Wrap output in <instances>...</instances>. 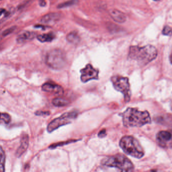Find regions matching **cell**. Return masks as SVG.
I'll list each match as a JSON object with an SVG mask.
<instances>
[{"mask_svg":"<svg viewBox=\"0 0 172 172\" xmlns=\"http://www.w3.org/2000/svg\"><path fill=\"white\" fill-rule=\"evenodd\" d=\"M123 123L125 127H141L150 123L151 118L147 111H140L135 108H128L123 114Z\"/></svg>","mask_w":172,"mask_h":172,"instance_id":"6da1fadb","label":"cell"},{"mask_svg":"<svg viewBox=\"0 0 172 172\" xmlns=\"http://www.w3.org/2000/svg\"><path fill=\"white\" fill-rule=\"evenodd\" d=\"M157 52L155 47L150 45L140 47L138 46L131 47L129 57L145 65L154 60L157 57Z\"/></svg>","mask_w":172,"mask_h":172,"instance_id":"7a4b0ae2","label":"cell"},{"mask_svg":"<svg viewBox=\"0 0 172 172\" xmlns=\"http://www.w3.org/2000/svg\"><path fill=\"white\" fill-rule=\"evenodd\" d=\"M120 146L126 154L137 159L144 155V149L136 139L131 136H125L121 139Z\"/></svg>","mask_w":172,"mask_h":172,"instance_id":"3957f363","label":"cell"},{"mask_svg":"<svg viewBox=\"0 0 172 172\" xmlns=\"http://www.w3.org/2000/svg\"><path fill=\"white\" fill-rule=\"evenodd\" d=\"M101 164L107 167H114L124 172H131L134 169V165L130 160L121 154L103 159Z\"/></svg>","mask_w":172,"mask_h":172,"instance_id":"277c9868","label":"cell"},{"mask_svg":"<svg viewBox=\"0 0 172 172\" xmlns=\"http://www.w3.org/2000/svg\"><path fill=\"white\" fill-rule=\"evenodd\" d=\"M66 62V54L60 49L52 50L46 56V64L54 69H61L65 66Z\"/></svg>","mask_w":172,"mask_h":172,"instance_id":"5b68a950","label":"cell"},{"mask_svg":"<svg viewBox=\"0 0 172 172\" xmlns=\"http://www.w3.org/2000/svg\"><path fill=\"white\" fill-rule=\"evenodd\" d=\"M111 81L115 89L122 93L125 101L128 102L131 95L128 78L122 76H115L112 77Z\"/></svg>","mask_w":172,"mask_h":172,"instance_id":"8992f818","label":"cell"},{"mask_svg":"<svg viewBox=\"0 0 172 172\" xmlns=\"http://www.w3.org/2000/svg\"><path fill=\"white\" fill-rule=\"evenodd\" d=\"M77 116V112H71L65 113L58 118L55 119L49 124L47 127V131L51 133L60 127L71 123L72 120L76 118Z\"/></svg>","mask_w":172,"mask_h":172,"instance_id":"52a82bcc","label":"cell"},{"mask_svg":"<svg viewBox=\"0 0 172 172\" xmlns=\"http://www.w3.org/2000/svg\"><path fill=\"white\" fill-rule=\"evenodd\" d=\"M81 80L83 82H87L90 80L98 79V71L95 69L90 64H88L86 67L81 70Z\"/></svg>","mask_w":172,"mask_h":172,"instance_id":"ba28073f","label":"cell"},{"mask_svg":"<svg viewBox=\"0 0 172 172\" xmlns=\"http://www.w3.org/2000/svg\"><path fill=\"white\" fill-rule=\"evenodd\" d=\"M44 91L52 93L55 95H61L64 94V91L61 86L52 83H46L42 86Z\"/></svg>","mask_w":172,"mask_h":172,"instance_id":"9c48e42d","label":"cell"},{"mask_svg":"<svg viewBox=\"0 0 172 172\" xmlns=\"http://www.w3.org/2000/svg\"><path fill=\"white\" fill-rule=\"evenodd\" d=\"M157 138L159 144L165 146L169 142L172 140V133L168 131H162L157 134Z\"/></svg>","mask_w":172,"mask_h":172,"instance_id":"30bf717a","label":"cell"},{"mask_svg":"<svg viewBox=\"0 0 172 172\" xmlns=\"http://www.w3.org/2000/svg\"><path fill=\"white\" fill-rule=\"evenodd\" d=\"M61 14L58 13H51L44 15L42 18L41 22L43 23H54L61 19Z\"/></svg>","mask_w":172,"mask_h":172,"instance_id":"8fae6325","label":"cell"},{"mask_svg":"<svg viewBox=\"0 0 172 172\" xmlns=\"http://www.w3.org/2000/svg\"><path fill=\"white\" fill-rule=\"evenodd\" d=\"M29 138L28 135H24L22 136L21 140L20 146L19 147L16 152V156L20 157L26 152L28 146Z\"/></svg>","mask_w":172,"mask_h":172,"instance_id":"7c38bea8","label":"cell"},{"mask_svg":"<svg viewBox=\"0 0 172 172\" xmlns=\"http://www.w3.org/2000/svg\"><path fill=\"white\" fill-rule=\"evenodd\" d=\"M110 15L114 20L118 23H123L126 20L125 14L116 9H112L109 12Z\"/></svg>","mask_w":172,"mask_h":172,"instance_id":"4fadbf2b","label":"cell"},{"mask_svg":"<svg viewBox=\"0 0 172 172\" xmlns=\"http://www.w3.org/2000/svg\"><path fill=\"white\" fill-rule=\"evenodd\" d=\"M36 36V33L31 31H24L20 34L17 37V41L19 43L23 42L26 41H31Z\"/></svg>","mask_w":172,"mask_h":172,"instance_id":"5bb4252c","label":"cell"},{"mask_svg":"<svg viewBox=\"0 0 172 172\" xmlns=\"http://www.w3.org/2000/svg\"><path fill=\"white\" fill-rule=\"evenodd\" d=\"M36 37L37 39L41 42H50L54 39L55 36L52 33H48L39 35Z\"/></svg>","mask_w":172,"mask_h":172,"instance_id":"9a60e30c","label":"cell"},{"mask_svg":"<svg viewBox=\"0 0 172 172\" xmlns=\"http://www.w3.org/2000/svg\"><path fill=\"white\" fill-rule=\"evenodd\" d=\"M52 104L56 106H64L69 104V101L64 98H57L52 100Z\"/></svg>","mask_w":172,"mask_h":172,"instance_id":"2e32d148","label":"cell"},{"mask_svg":"<svg viewBox=\"0 0 172 172\" xmlns=\"http://www.w3.org/2000/svg\"><path fill=\"white\" fill-rule=\"evenodd\" d=\"M67 40L71 44H76L79 42L80 37L76 32H70L67 36Z\"/></svg>","mask_w":172,"mask_h":172,"instance_id":"e0dca14e","label":"cell"},{"mask_svg":"<svg viewBox=\"0 0 172 172\" xmlns=\"http://www.w3.org/2000/svg\"><path fill=\"white\" fill-rule=\"evenodd\" d=\"M1 161H0V170L1 172H3L5 171V163L6 156L5 152H4L2 147H1Z\"/></svg>","mask_w":172,"mask_h":172,"instance_id":"ac0fdd59","label":"cell"},{"mask_svg":"<svg viewBox=\"0 0 172 172\" xmlns=\"http://www.w3.org/2000/svg\"><path fill=\"white\" fill-rule=\"evenodd\" d=\"M78 2V0H69L67 2L59 4L58 6V8H63L70 7V6L74 5L77 4Z\"/></svg>","mask_w":172,"mask_h":172,"instance_id":"d6986e66","label":"cell"},{"mask_svg":"<svg viewBox=\"0 0 172 172\" xmlns=\"http://www.w3.org/2000/svg\"><path fill=\"white\" fill-rule=\"evenodd\" d=\"M1 120L6 124H9L11 121V117L7 113H1Z\"/></svg>","mask_w":172,"mask_h":172,"instance_id":"ffe728a7","label":"cell"},{"mask_svg":"<svg viewBox=\"0 0 172 172\" xmlns=\"http://www.w3.org/2000/svg\"><path fill=\"white\" fill-rule=\"evenodd\" d=\"M162 33L165 36H172V28L169 26H165L163 29Z\"/></svg>","mask_w":172,"mask_h":172,"instance_id":"44dd1931","label":"cell"},{"mask_svg":"<svg viewBox=\"0 0 172 172\" xmlns=\"http://www.w3.org/2000/svg\"><path fill=\"white\" fill-rule=\"evenodd\" d=\"M16 28V26H12V27H10L9 28L6 29L5 31H4L3 33H2V36H8L10 34L12 33L15 30Z\"/></svg>","mask_w":172,"mask_h":172,"instance_id":"7402d4cb","label":"cell"},{"mask_svg":"<svg viewBox=\"0 0 172 172\" xmlns=\"http://www.w3.org/2000/svg\"><path fill=\"white\" fill-rule=\"evenodd\" d=\"M49 114H50V113L49 112L37 111L36 113V115L37 116H44V115L47 116Z\"/></svg>","mask_w":172,"mask_h":172,"instance_id":"603a6c76","label":"cell"},{"mask_svg":"<svg viewBox=\"0 0 172 172\" xmlns=\"http://www.w3.org/2000/svg\"><path fill=\"white\" fill-rule=\"evenodd\" d=\"M98 137H101V138L105 137V136L106 135V130H105V129H103V130H101V131L99 132V133H98Z\"/></svg>","mask_w":172,"mask_h":172,"instance_id":"cb8c5ba5","label":"cell"},{"mask_svg":"<svg viewBox=\"0 0 172 172\" xmlns=\"http://www.w3.org/2000/svg\"><path fill=\"white\" fill-rule=\"evenodd\" d=\"M40 5L41 6H44L46 5V2L44 0H40Z\"/></svg>","mask_w":172,"mask_h":172,"instance_id":"d4e9b609","label":"cell"},{"mask_svg":"<svg viewBox=\"0 0 172 172\" xmlns=\"http://www.w3.org/2000/svg\"><path fill=\"white\" fill-rule=\"evenodd\" d=\"M170 61H171V63H172V54H171V55Z\"/></svg>","mask_w":172,"mask_h":172,"instance_id":"484cf974","label":"cell"},{"mask_svg":"<svg viewBox=\"0 0 172 172\" xmlns=\"http://www.w3.org/2000/svg\"><path fill=\"white\" fill-rule=\"evenodd\" d=\"M169 145H170V146L171 147H172V140H171V141L170 142Z\"/></svg>","mask_w":172,"mask_h":172,"instance_id":"4316f807","label":"cell"},{"mask_svg":"<svg viewBox=\"0 0 172 172\" xmlns=\"http://www.w3.org/2000/svg\"><path fill=\"white\" fill-rule=\"evenodd\" d=\"M154 1H158L159 0H154Z\"/></svg>","mask_w":172,"mask_h":172,"instance_id":"83f0119b","label":"cell"}]
</instances>
